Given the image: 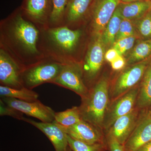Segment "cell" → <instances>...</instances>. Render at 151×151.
I'll list each match as a JSON object with an SVG mask.
<instances>
[{
	"label": "cell",
	"mask_w": 151,
	"mask_h": 151,
	"mask_svg": "<svg viewBox=\"0 0 151 151\" xmlns=\"http://www.w3.org/2000/svg\"><path fill=\"white\" fill-rule=\"evenodd\" d=\"M41 29L19 8L0 22V48L25 68L45 58L40 48Z\"/></svg>",
	"instance_id": "6da1fadb"
},
{
	"label": "cell",
	"mask_w": 151,
	"mask_h": 151,
	"mask_svg": "<svg viewBox=\"0 0 151 151\" xmlns=\"http://www.w3.org/2000/svg\"><path fill=\"white\" fill-rule=\"evenodd\" d=\"M40 29V48L45 57L65 65L81 64L79 52L84 37L83 29L62 25Z\"/></svg>",
	"instance_id": "7a4b0ae2"
},
{
	"label": "cell",
	"mask_w": 151,
	"mask_h": 151,
	"mask_svg": "<svg viewBox=\"0 0 151 151\" xmlns=\"http://www.w3.org/2000/svg\"><path fill=\"white\" fill-rule=\"evenodd\" d=\"M110 82L108 76L102 75L87 96L81 99L78 107L82 120L103 131L105 113L110 103Z\"/></svg>",
	"instance_id": "3957f363"
},
{
	"label": "cell",
	"mask_w": 151,
	"mask_h": 151,
	"mask_svg": "<svg viewBox=\"0 0 151 151\" xmlns=\"http://www.w3.org/2000/svg\"><path fill=\"white\" fill-rule=\"evenodd\" d=\"M81 65L83 80L88 89L94 86L102 69L105 45L101 36H92Z\"/></svg>",
	"instance_id": "277c9868"
},
{
	"label": "cell",
	"mask_w": 151,
	"mask_h": 151,
	"mask_svg": "<svg viewBox=\"0 0 151 151\" xmlns=\"http://www.w3.org/2000/svg\"><path fill=\"white\" fill-rule=\"evenodd\" d=\"M64 65L45 57L25 68L22 74L24 86L33 89L45 83H51L59 75Z\"/></svg>",
	"instance_id": "5b68a950"
},
{
	"label": "cell",
	"mask_w": 151,
	"mask_h": 151,
	"mask_svg": "<svg viewBox=\"0 0 151 151\" xmlns=\"http://www.w3.org/2000/svg\"><path fill=\"white\" fill-rule=\"evenodd\" d=\"M149 64L148 60H145L131 65L119 73L112 82H110V102L139 86Z\"/></svg>",
	"instance_id": "8992f818"
},
{
	"label": "cell",
	"mask_w": 151,
	"mask_h": 151,
	"mask_svg": "<svg viewBox=\"0 0 151 151\" xmlns=\"http://www.w3.org/2000/svg\"><path fill=\"white\" fill-rule=\"evenodd\" d=\"M121 0H92L88 19L90 35L101 36Z\"/></svg>",
	"instance_id": "52a82bcc"
},
{
	"label": "cell",
	"mask_w": 151,
	"mask_h": 151,
	"mask_svg": "<svg viewBox=\"0 0 151 151\" xmlns=\"http://www.w3.org/2000/svg\"><path fill=\"white\" fill-rule=\"evenodd\" d=\"M139 89V85L110 102L103 122V131L105 133L117 119L135 109Z\"/></svg>",
	"instance_id": "ba28073f"
},
{
	"label": "cell",
	"mask_w": 151,
	"mask_h": 151,
	"mask_svg": "<svg viewBox=\"0 0 151 151\" xmlns=\"http://www.w3.org/2000/svg\"><path fill=\"white\" fill-rule=\"evenodd\" d=\"M51 84L70 89L79 95L81 99L86 97L89 92L83 80L80 64H65Z\"/></svg>",
	"instance_id": "9c48e42d"
},
{
	"label": "cell",
	"mask_w": 151,
	"mask_h": 151,
	"mask_svg": "<svg viewBox=\"0 0 151 151\" xmlns=\"http://www.w3.org/2000/svg\"><path fill=\"white\" fill-rule=\"evenodd\" d=\"M25 67L0 48V84L15 89L24 87L22 74Z\"/></svg>",
	"instance_id": "30bf717a"
},
{
	"label": "cell",
	"mask_w": 151,
	"mask_h": 151,
	"mask_svg": "<svg viewBox=\"0 0 151 151\" xmlns=\"http://www.w3.org/2000/svg\"><path fill=\"white\" fill-rule=\"evenodd\" d=\"M1 99L9 106L41 122L52 123L55 121V111L50 107L44 105L39 100L26 102L10 97H2Z\"/></svg>",
	"instance_id": "8fae6325"
},
{
	"label": "cell",
	"mask_w": 151,
	"mask_h": 151,
	"mask_svg": "<svg viewBox=\"0 0 151 151\" xmlns=\"http://www.w3.org/2000/svg\"><path fill=\"white\" fill-rule=\"evenodd\" d=\"M147 113L135 108L130 113L117 119L105 132V134L112 135L120 144L124 145Z\"/></svg>",
	"instance_id": "7c38bea8"
},
{
	"label": "cell",
	"mask_w": 151,
	"mask_h": 151,
	"mask_svg": "<svg viewBox=\"0 0 151 151\" xmlns=\"http://www.w3.org/2000/svg\"><path fill=\"white\" fill-rule=\"evenodd\" d=\"M52 0H24L20 7L26 17L40 28L48 27Z\"/></svg>",
	"instance_id": "4fadbf2b"
},
{
	"label": "cell",
	"mask_w": 151,
	"mask_h": 151,
	"mask_svg": "<svg viewBox=\"0 0 151 151\" xmlns=\"http://www.w3.org/2000/svg\"><path fill=\"white\" fill-rule=\"evenodd\" d=\"M58 124L66 134L77 140L88 144L107 142L104 131L84 120L68 127Z\"/></svg>",
	"instance_id": "5bb4252c"
},
{
	"label": "cell",
	"mask_w": 151,
	"mask_h": 151,
	"mask_svg": "<svg viewBox=\"0 0 151 151\" xmlns=\"http://www.w3.org/2000/svg\"><path fill=\"white\" fill-rule=\"evenodd\" d=\"M92 0H69L64 15L63 25L72 29L79 28L87 20Z\"/></svg>",
	"instance_id": "9a60e30c"
},
{
	"label": "cell",
	"mask_w": 151,
	"mask_h": 151,
	"mask_svg": "<svg viewBox=\"0 0 151 151\" xmlns=\"http://www.w3.org/2000/svg\"><path fill=\"white\" fill-rule=\"evenodd\" d=\"M22 121L31 124L47 137L55 151H65L68 147L67 136L55 121L52 123L37 122L24 117Z\"/></svg>",
	"instance_id": "2e32d148"
},
{
	"label": "cell",
	"mask_w": 151,
	"mask_h": 151,
	"mask_svg": "<svg viewBox=\"0 0 151 151\" xmlns=\"http://www.w3.org/2000/svg\"><path fill=\"white\" fill-rule=\"evenodd\" d=\"M151 141V119L147 114L142 118L124 145L126 151H136Z\"/></svg>",
	"instance_id": "e0dca14e"
},
{
	"label": "cell",
	"mask_w": 151,
	"mask_h": 151,
	"mask_svg": "<svg viewBox=\"0 0 151 151\" xmlns=\"http://www.w3.org/2000/svg\"><path fill=\"white\" fill-rule=\"evenodd\" d=\"M123 19L135 21L147 13L151 9V0L121 2L118 6Z\"/></svg>",
	"instance_id": "ac0fdd59"
},
{
	"label": "cell",
	"mask_w": 151,
	"mask_h": 151,
	"mask_svg": "<svg viewBox=\"0 0 151 151\" xmlns=\"http://www.w3.org/2000/svg\"><path fill=\"white\" fill-rule=\"evenodd\" d=\"M151 107V63L149 64L139 84L135 108L147 112Z\"/></svg>",
	"instance_id": "d6986e66"
},
{
	"label": "cell",
	"mask_w": 151,
	"mask_h": 151,
	"mask_svg": "<svg viewBox=\"0 0 151 151\" xmlns=\"http://www.w3.org/2000/svg\"><path fill=\"white\" fill-rule=\"evenodd\" d=\"M122 19L123 18L117 7L101 35L105 47L113 46L116 42V37L119 32Z\"/></svg>",
	"instance_id": "ffe728a7"
},
{
	"label": "cell",
	"mask_w": 151,
	"mask_h": 151,
	"mask_svg": "<svg viewBox=\"0 0 151 151\" xmlns=\"http://www.w3.org/2000/svg\"><path fill=\"white\" fill-rule=\"evenodd\" d=\"M0 96L1 98L10 97L26 102H34L38 100L39 95L32 89L26 87L15 89L0 85Z\"/></svg>",
	"instance_id": "44dd1931"
},
{
	"label": "cell",
	"mask_w": 151,
	"mask_h": 151,
	"mask_svg": "<svg viewBox=\"0 0 151 151\" xmlns=\"http://www.w3.org/2000/svg\"><path fill=\"white\" fill-rule=\"evenodd\" d=\"M151 54V40L141 42L137 44L128 56L127 64L131 65L146 60Z\"/></svg>",
	"instance_id": "7402d4cb"
},
{
	"label": "cell",
	"mask_w": 151,
	"mask_h": 151,
	"mask_svg": "<svg viewBox=\"0 0 151 151\" xmlns=\"http://www.w3.org/2000/svg\"><path fill=\"white\" fill-rule=\"evenodd\" d=\"M82 120L77 106H73L65 111L55 112V121L63 127H71Z\"/></svg>",
	"instance_id": "603a6c76"
},
{
	"label": "cell",
	"mask_w": 151,
	"mask_h": 151,
	"mask_svg": "<svg viewBox=\"0 0 151 151\" xmlns=\"http://www.w3.org/2000/svg\"><path fill=\"white\" fill-rule=\"evenodd\" d=\"M69 0H52V7L49 27H56L63 25L64 15Z\"/></svg>",
	"instance_id": "cb8c5ba5"
},
{
	"label": "cell",
	"mask_w": 151,
	"mask_h": 151,
	"mask_svg": "<svg viewBox=\"0 0 151 151\" xmlns=\"http://www.w3.org/2000/svg\"><path fill=\"white\" fill-rule=\"evenodd\" d=\"M68 146L72 151H106L108 150L107 142L88 144L77 140L66 134Z\"/></svg>",
	"instance_id": "d4e9b609"
},
{
	"label": "cell",
	"mask_w": 151,
	"mask_h": 151,
	"mask_svg": "<svg viewBox=\"0 0 151 151\" xmlns=\"http://www.w3.org/2000/svg\"><path fill=\"white\" fill-rule=\"evenodd\" d=\"M135 28L140 35L144 38L151 40V13L149 11L147 13L140 19L133 22Z\"/></svg>",
	"instance_id": "484cf974"
},
{
	"label": "cell",
	"mask_w": 151,
	"mask_h": 151,
	"mask_svg": "<svg viewBox=\"0 0 151 151\" xmlns=\"http://www.w3.org/2000/svg\"><path fill=\"white\" fill-rule=\"evenodd\" d=\"M136 28L133 22L127 19H122L119 32L116 38V41L129 37L136 36Z\"/></svg>",
	"instance_id": "4316f807"
},
{
	"label": "cell",
	"mask_w": 151,
	"mask_h": 151,
	"mask_svg": "<svg viewBox=\"0 0 151 151\" xmlns=\"http://www.w3.org/2000/svg\"><path fill=\"white\" fill-rule=\"evenodd\" d=\"M136 37V36H133L116 41L113 47L118 52L120 55H123L133 48L137 38Z\"/></svg>",
	"instance_id": "83f0119b"
},
{
	"label": "cell",
	"mask_w": 151,
	"mask_h": 151,
	"mask_svg": "<svg viewBox=\"0 0 151 151\" xmlns=\"http://www.w3.org/2000/svg\"><path fill=\"white\" fill-rule=\"evenodd\" d=\"M23 114L20 111L6 105L1 99L0 100V116H9L22 121L24 117Z\"/></svg>",
	"instance_id": "f1b7e54d"
},
{
	"label": "cell",
	"mask_w": 151,
	"mask_h": 151,
	"mask_svg": "<svg viewBox=\"0 0 151 151\" xmlns=\"http://www.w3.org/2000/svg\"><path fill=\"white\" fill-rule=\"evenodd\" d=\"M105 134L109 151H126L124 145L120 144L112 135L109 134Z\"/></svg>",
	"instance_id": "f546056e"
},
{
	"label": "cell",
	"mask_w": 151,
	"mask_h": 151,
	"mask_svg": "<svg viewBox=\"0 0 151 151\" xmlns=\"http://www.w3.org/2000/svg\"><path fill=\"white\" fill-rule=\"evenodd\" d=\"M111 63L113 70H120L125 67L127 64V61L122 55H120Z\"/></svg>",
	"instance_id": "4dcf8cb0"
},
{
	"label": "cell",
	"mask_w": 151,
	"mask_h": 151,
	"mask_svg": "<svg viewBox=\"0 0 151 151\" xmlns=\"http://www.w3.org/2000/svg\"><path fill=\"white\" fill-rule=\"evenodd\" d=\"M120 55L118 52L115 49L112 47L106 52L105 55V58L107 61L111 63Z\"/></svg>",
	"instance_id": "1f68e13d"
},
{
	"label": "cell",
	"mask_w": 151,
	"mask_h": 151,
	"mask_svg": "<svg viewBox=\"0 0 151 151\" xmlns=\"http://www.w3.org/2000/svg\"><path fill=\"white\" fill-rule=\"evenodd\" d=\"M136 151H151V141L147 143Z\"/></svg>",
	"instance_id": "d6a6232c"
},
{
	"label": "cell",
	"mask_w": 151,
	"mask_h": 151,
	"mask_svg": "<svg viewBox=\"0 0 151 151\" xmlns=\"http://www.w3.org/2000/svg\"><path fill=\"white\" fill-rule=\"evenodd\" d=\"M139 1H144V0H121V2L129 3Z\"/></svg>",
	"instance_id": "836d02e7"
},
{
	"label": "cell",
	"mask_w": 151,
	"mask_h": 151,
	"mask_svg": "<svg viewBox=\"0 0 151 151\" xmlns=\"http://www.w3.org/2000/svg\"><path fill=\"white\" fill-rule=\"evenodd\" d=\"M147 114L148 116L151 119V107L149 109L148 111Z\"/></svg>",
	"instance_id": "e575fe53"
},
{
	"label": "cell",
	"mask_w": 151,
	"mask_h": 151,
	"mask_svg": "<svg viewBox=\"0 0 151 151\" xmlns=\"http://www.w3.org/2000/svg\"><path fill=\"white\" fill-rule=\"evenodd\" d=\"M65 151H72V150H71V149L69 147H68L67 149H66V150Z\"/></svg>",
	"instance_id": "d590c367"
},
{
	"label": "cell",
	"mask_w": 151,
	"mask_h": 151,
	"mask_svg": "<svg viewBox=\"0 0 151 151\" xmlns=\"http://www.w3.org/2000/svg\"><path fill=\"white\" fill-rule=\"evenodd\" d=\"M150 11L151 13V9L150 10Z\"/></svg>",
	"instance_id": "8d00e7d4"
}]
</instances>
